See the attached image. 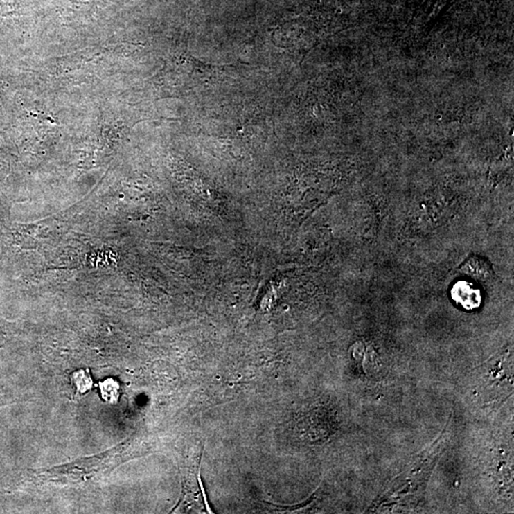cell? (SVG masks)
Listing matches in <instances>:
<instances>
[{"label": "cell", "instance_id": "obj_1", "mask_svg": "<svg viewBox=\"0 0 514 514\" xmlns=\"http://www.w3.org/2000/svg\"><path fill=\"white\" fill-rule=\"evenodd\" d=\"M121 454V446L116 447V449L107 452L104 454L87 458V459L78 460V462L73 463L62 467L53 468L49 472H45L51 477H76L78 475H90L94 472L104 470L107 466L110 465V462L114 459V455Z\"/></svg>", "mask_w": 514, "mask_h": 514}, {"label": "cell", "instance_id": "obj_2", "mask_svg": "<svg viewBox=\"0 0 514 514\" xmlns=\"http://www.w3.org/2000/svg\"><path fill=\"white\" fill-rule=\"evenodd\" d=\"M200 454L195 455L192 461V466L189 468V475H188L187 482L186 486L187 488V501L188 507L193 508L198 513H203L205 511V506L208 507L207 504L203 500V495L200 493Z\"/></svg>", "mask_w": 514, "mask_h": 514}, {"label": "cell", "instance_id": "obj_3", "mask_svg": "<svg viewBox=\"0 0 514 514\" xmlns=\"http://www.w3.org/2000/svg\"><path fill=\"white\" fill-rule=\"evenodd\" d=\"M452 299L460 306L467 310H473L481 304V294L468 282H460L452 289Z\"/></svg>", "mask_w": 514, "mask_h": 514}, {"label": "cell", "instance_id": "obj_4", "mask_svg": "<svg viewBox=\"0 0 514 514\" xmlns=\"http://www.w3.org/2000/svg\"><path fill=\"white\" fill-rule=\"evenodd\" d=\"M461 269L465 276L480 281H486L493 274L490 262L479 256L470 257L463 264Z\"/></svg>", "mask_w": 514, "mask_h": 514}, {"label": "cell", "instance_id": "obj_5", "mask_svg": "<svg viewBox=\"0 0 514 514\" xmlns=\"http://www.w3.org/2000/svg\"><path fill=\"white\" fill-rule=\"evenodd\" d=\"M80 375H76L78 378H80V381H76V387H78V391H80V393H84L85 391H87L88 389H91V380L90 378V375H88L87 373H83L82 371H80Z\"/></svg>", "mask_w": 514, "mask_h": 514}]
</instances>
